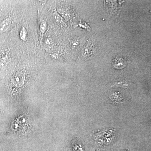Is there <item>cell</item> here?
Instances as JSON below:
<instances>
[{
  "label": "cell",
  "instance_id": "cell-7",
  "mask_svg": "<svg viewBox=\"0 0 151 151\" xmlns=\"http://www.w3.org/2000/svg\"><path fill=\"white\" fill-rule=\"evenodd\" d=\"M6 61L5 59L1 60H0V70L6 66Z\"/></svg>",
  "mask_w": 151,
  "mask_h": 151
},
{
  "label": "cell",
  "instance_id": "cell-4",
  "mask_svg": "<svg viewBox=\"0 0 151 151\" xmlns=\"http://www.w3.org/2000/svg\"><path fill=\"white\" fill-rule=\"evenodd\" d=\"M19 37L22 40L25 41L27 40V32L25 27H22L20 31Z\"/></svg>",
  "mask_w": 151,
  "mask_h": 151
},
{
  "label": "cell",
  "instance_id": "cell-5",
  "mask_svg": "<svg viewBox=\"0 0 151 151\" xmlns=\"http://www.w3.org/2000/svg\"><path fill=\"white\" fill-rule=\"evenodd\" d=\"M40 30L42 33H45L47 29V25L46 22L42 21L40 24Z\"/></svg>",
  "mask_w": 151,
  "mask_h": 151
},
{
  "label": "cell",
  "instance_id": "cell-2",
  "mask_svg": "<svg viewBox=\"0 0 151 151\" xmlns=\"http://www.w3.org/2000/svg\"><path fill=\"white\" fill-rule=\"evenodd\" d=\"M12 20L10 18L7 17L0 23V33L5 32L10 27Z\"/></svg>",
  "mask_w": 151,
  "mask_h": 151
},
{
  "label": "cell",
  "instance_id": "cell-1",
  "mask_svg": "<svg viewBox=\"0 0 151 151\" xmlns=\"http://www.w3.org/2000/svg\"><path fill=\"white\" fill-rule=\"evenodd\" d=\"M25 80L24 72L20 71L15 74L12 80V84L15 87L19 88L23 86Z\"/></svg>",
  "mask_w": 151,
  "mask_h": 151
},
{
  "label": "cell",
  "instance_id": "cell-3",
  "mask_svg": "<svg viewBox=\"0 0 151 151\" xmlns=\"http://www.w3.org/2000/svg\"><path fill=\"white\" fill-rule=\"evenodd\" d=\"M126 66V61L122 58H116L114 62V66L117 68H124Z\"/></svg>",
  "mask_w": 151,
  "mask_h": 151
},
{
  "label": "cell",
  "instance_id": "cell-6",
  "mask_svg": "<svg viewBox=\"0 0 151 151\" xmlns=\"http://www.w3.org/2000/svg\"><path fill=\"white\" fill-rule=\"evenodd\" d=\"M114 86H116V87H126L128 86V85L126 83H124V82H120L115 83Z\"/></svg>",
  "mask_w": 151,
  "mask_h": 151
}]
</instances>
